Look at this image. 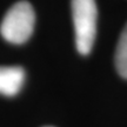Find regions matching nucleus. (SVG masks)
Listing matches in <instances>:
<instances>
[{"instance_id": "7ed1b4c3", "label": "nucleus", "mask_w": 127, "mask_h": 127, "mask_svg": "<svg viewBox=\"0 0 127 127\" xmlns=\"http://www.w3.org/2000/svg\"><path fill=\"white\" fill-rule=\"evenodd\" d=\"M25 81V72L19 66L0 67V94L13 96L18 94Z\"/></svg>"}, {"instance_id": "f03ea898", "label": "nucleus", "mask_w": 127, "mask_h": 127, "mask_svg": "<svg viewBox=\"0 0 127 127\" xmlns=\"http://www.w3.org/2000/svg\"><path fill=\"white\" fill-rule=\"evenodd\" d=\"M35 15L31 4L19 1L5 14L0 25V33L5 40L20 45L30 39L34 30Z\"/></svg>"}, {"instance_id": "20e7f679", "label": "nucleus", "mask_w": 127, "mask_h": 127, "mask_svg": "<svg viewBox=\"0 0 127 127\" xmlns=\"http://www.w3.org/2000/svg\"><path fill=\"white\" fill-rule=\"evenodd\" d=\"M115 67L123 78L127 79V25L119 38L115 51Z\"/></svg>"}, {"instance_id": "f257e3e1", "label": "nucleus", "mask_w": 127, "mask_h": 127, "mask_svg": "<svg viewBox=\"0 0 127 127\" xmlns=\"http://www.w3.org/2000/svg\"><path fill=\"white\" fill-rule=\"evenodd\" d=\"M72 13L77 50L80 54L87 55L92 51L96 34L95 0H72Z\"/></svg>"}]
</instances>
